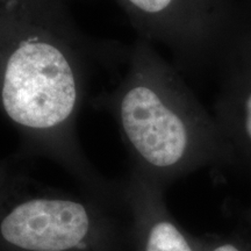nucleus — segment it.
Instances as JSON below:
<instances>
[{"label": "nucleus", "instance_id": "nucleus-6", "mask_svg": "<svg viewBox=\"0 0 251 251\" xmlns=\"http://www.w3.org/2000/svg\"><path fill=\"white\" fill-rule=\"evenodd\" d=\"M230 52L214 118L234 158L251 168V33H244Z\"/></svg>", "mask_w": 251, "mask_h": 251}, {"label": "nucleus", "instance_id": "nucleus-1", "mask_svg": "<svg viewBox=\"0 0 251 251\" xmlns=\"http://www.w3.org/2000/svg\"><path fill=\"white\" fill-rule=\"evenodd\" d=\"M105 50L80 33L64 0L0 6V113L18 131L21 156L54 161L84 191L120 200V183L96 171L77 136L91 57Z\"/></svg>", "mask_w": 251, "mask_h": 251}, {"label": "nucleus", "instance_id": "nucleus-5", "mask_svg": "<svg viewBox=\"0 0 251 251\" xmlns=\"http://www.w3.org/2000/svg\"><path fill=\"white\" fill-rule=\"evenodd\" d=\"M120 186L129 216L131 251H205L206 240L186 233L171 215L165 188L133 171Z\"/></svg>", "mask_w": 251, "mask_h": 251}, {"label": "nucleus", "instance_id": "nucleus-10", "mask_svg": "<svg viewBox=\"0 0 251 251\" xmlns=\"http://www.w3.org/2000/svg\"><path fill=\"white\" fill-rule=\"evenodd\" d=\"M248 221H249V224H250V226H251V208H250V211L248 212Z\"/></svg>", "mask_w": 251, "mask_h": 251}, {"label": "nucleus", "instance_id": "nucleus-8", "mask_svg": "<svg viewBox=\"0 0 251 251\" xmlns=\"http://www.w3.org/2000/svg\"><path fill=\"white\" fill-rule=\"evenodd\" d=\"M20 178V176L14 171L12 163L0 161V200L14 187Z\"/></svg>", "mask_w": 251, "mask_h": 251}, {"label": "nucleus", "instance_id": "nucleus-3", "mask_svg": "<svg viewBox=\"0 0 251 251\" xmlns=\"http://www.w3.org/2000/svg\"><path fill=\"white\" fill-rule=\"evenodd\" d=\"M0 251H131L124 199L27 192L20 178L0 200Z\"/></svg>", "mask_w": 251, "mask_h": 251}, {"label": "nucleus", "instance_id": "nucleus-7", "mask_svg": "<svg viewBox=\"0 0 251 251\" xmlns=\"http://www.w3.org/2000/svg\"><path fill=\"white\" fill-rule=\"evenodd\" d=\"M205 251H251V243L237 237H213L206 240Z\"/></svg>", "mask_w": 251, "mask_h": 251}, {"label": "nucleus", "instance_id": "nucleus-9", "mask_svg": "<svg viewBox=\"0 0 251 251\" xmlns=\"http://www.w3.org/2000/svg\"><path fill=\"white\" fill-rule=\"evenodd\" d=\"M12 1H15V0H0V6L9 4V2H12Z\"/></svg>", "mask_w": 251, "mask_h": 251}, {"label": "nucleus", "instance_id": "nucleus-4", "mask_svg": "<svg viewBox=\"0 0 251 251\" xmlns=\"http://www.w3.org/2000/svg\"><path fill=\"white\" fill-rule=\"evenodd\" d=\"M140 39L170 49L187 65L200 64L228 37L211 0H117Z\"/></svg>", "mask_w": 251, "mask_h": 251}, {"label": "nucleus", "instance_id": "nucleus-2", "mask_svg": "<svg viewBox=\"0 0 251 251\" xmlns=\"http://www.w3.org/2000/svg\"><path fill=\"white\" fill-rule=\"evenodd\" d=\"M126 62L118 85L94 102L117 122L130 171L166 188L205 166L233 161L214 115L151 43L139 37Z\"/></svg>", "mask_w": 251, "mask_h": 251}]
</instances>
